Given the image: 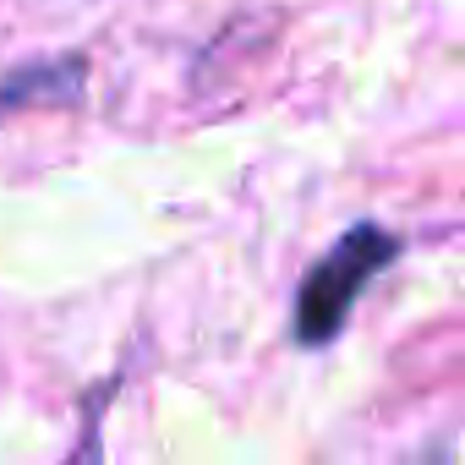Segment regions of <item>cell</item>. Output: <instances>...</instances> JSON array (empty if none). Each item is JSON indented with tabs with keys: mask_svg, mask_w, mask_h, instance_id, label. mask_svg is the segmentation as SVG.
<instances>
[{
	"mask_svg": "<svg viewBox=\"0 0 465 465\" xmlns=\"http://www.w3.org/2000/svg\"><path fill=\"white\" fill-rule=\"evenodd\" d=\"M394 258H400V236H394V230H378V224L345 230V236L329 247V258L302 280V296H296V340L302 345H329L351 323L367 280L378 269H389Z\"/></svg>",
	"mask_w": 465,
	"mask_h": 465,
	"instance_id": "obj_1",
	"label": "cell"
}]
</instances>
